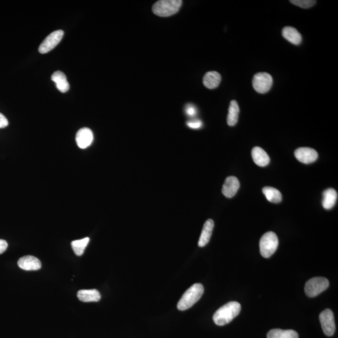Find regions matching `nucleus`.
<instances>
[{
    "label": "nucleus",
    "mask_w": 338,
    "mask_h": 338,
    "mask_svg": "<svg viewBox=\"0 0 338 338\" xmlns=\"http://www.w3.org/2000/svg\"><path fill=\"white\" fill-rule=\"evenodd\" d=\"M241 306L236 301H231L217 310L213 316L214 322L217 326H224L231 322L241 312Z\"/></svg>",
    "instance_id": "obj_1"
},
{
    "label": "nucleus",
    "mask_w": 338,
    "mask_h": 338,
    "mask_svg": "<svg viewBox=\"0 0 338 338\" xmlns=\"http://www.w3.org/2000/svg\"><path fill=\"white\" fill-rule=\"evenodd\" d=\"M205 292V288L202 284H194L186 290L182 296L177 304V308L180 311L191 308L200 300Z\"/></svg>",
    "instance_id": "obj_2"
},
{
    "label": "nucleus",
    "mask_w": 338,
    "mask_h": 338,
    "mask_svg": "<svg viewBox=\"0 0 338 338\" xmlns=\"http://www.w3.org/2000/svg\"><path fill=\"white\" fill-rule=\"evenodd\" d=\"M182 4L181 0H161L153 5L152 11L155 15L161 17H168L177 13Z\"/></svg>",
    "instance_id": "obj_3"
},
{
    "label": "nucleus",
    "mask_w": 338,
    "mask_h": 338,
    "mask_svg": "<svg viewBox=\"0 0 338 338\" xmlns=\"http://www.w3.org/2000/svg\"><path fill=\"white\" fill-rule=\"evenodd\" d=\"M279 241L277 235L273 232H268L260 240V253L262 257L269 258L277 250Z\"/></svg>",
    "instance_id": "obj_4"
},
{
    "label": "nucleus",
    "mask_w": 338,
    "mask_h": 338,
    "mask_svg": "<svg viewBox=\"0 0 338 338\" xmlns=\"http://www.w3.org/2000/svg\"><path fill=\"white\" fill-rule=\"evenodd\" d=\"M329 286L328 279L323 277H315L307 281L304 287L306 295L310 298H314L325 291Z\"/></svg>",
    "instance_id": "obj_5"
},
{
    "label": "nucleus",
    "mask_w": 338,
    "mask_h": 338,
    "mask_svg": "<svg viewBox=\"0 0 338 338\" xmlns=\"http://www.w3.org/2000/svg\"><path fill=\"white\" fill-rule=\"evenodd\" d=\"M273 83L272 75L266 72H259L254 75L253 86L259 94L267 93L272 88Z\"/></svg>",
    "instance_id": "obj_6"
},
{
    "label": "nucleus",
    "mask_w": 338,
    "mask_h": 338,
    "mask_svg": "<svg viewBox=\"0 0 338 338\" xmlns=\"http://www.w3.org/2000/svg\"><path fill=\"white\" fill-rule=\"evenodd\" d=\"M63 35L64 32L61 30L55 31V32L50 33L39 47V52L41 54H44L51 51L60 43Z\"/></svg>",
    "instance_id": "obj_7"
},
{
    "label": "nucleus",
    "mask_w": 338,
    "mask_h": 338,
    "mask_svg": "<svg viewBox=\"0 0 338 338\" xmlns=\"http://www.w3.org/2000/svg\"><path fill=\"white\" fill-rule=\"evenodd\" d=\"M320 321L323 331L326 336H332L336 330L333 312L331 309H326L320 315Z\"/></svg>",
    "instance_id": "obj_8"
},
{
    "label": "nucleus",
    "mask_w": 338,
    "mask_h": 338,
    "mask_svg": "<svg viewBox=\"0 0 338 338\" xmlns=\"http://www.w3.org/2000/svg\"><path fill=\"white\" fill-rule=\"evenodd\" d=\"M295 155L301 163L306 164L314 163L318 158V152L309 147L298 148L295 150Z\"/></svg>",
    "instance_id": "obj_9"
},
{
    "label": "nucleus",
    "mask_w": 338,
    "mask_h": 338,
    "mask_svg": "<svg viewBox=\"0 0 338 338\" xmlns=\"http://www.w3.org/2000/svg\"><path fill=\"white\" fill-rule=\"evenodd\" d=\"M75 140L80 149H86L90 146L94 141L93 132L88 128H81L78 131Z\"/></svg>",
    "instance_id": "obj_10"
},
{
    "label": "nucleus",
    "mask_w": 338,
    "mask_h": 338,
    "mask_svg": "<svg viewBox=\"0 0 338 338\" xmlns=\"http://www.w3.org/2000/svg\"><path fill=\"white\" fill-rule=\"evenodd\" d=\"M240 183L238 178L234 176H230L226 178L225 183L223 184L222 189V194L226 197H233L238 191Z\"/></svg>",
    "instance_id": "obj_11"
},
{
    "label": "nucleus",
    "mask_w": 338,
    "mask_h": 338,
    "mask_svg": "<svg viewBox=\"0 0 338 338\" xmlns=\"http://www.w3.org/2000/svg\"><path fill=\"white\" fill-rule=\"evenodd\" d=\"M18 266L25 271H37L40 269L41 263L36 257L25 256L18 260Z\"/></svg>",
    "instance_id": "obj_12"
},
{
    "label": "nucleus",
    "mask_w": 338,
    "mask_h": 338,
    "mask_svg": "<svg viewBox=\"0 0 338 338\" xmlns=\"http://www.w3.org/2000/svg\"><path fill=\"white\" fill-rule=\"evenodd\" d=\"M77 297L82 302H98L101 299V295L97 289H82L77 292Z\"/></svg>",
    "instance_id": "obj_13"
},
{
    "label": "nucleus",
    "mask_w": 338,
    "mask_h": 338,
    "mask_svg": "<svg viewBox=\"0 0 338 338\" xmlns=\"http://www.w3.org/2000/svg\"><path fill=\"white\" fill-rule=\"evenodd\" d=\"M214 227V222L213 220L208 219L207 220L205 225H204L199 243H198L199 247H205L208 244V242L210 241Z\"/></svg>",
    "instance_id": "obj_14"
},
{
    "label": "nucleus",
    "mask_w": 338,
    "mask_h": 338,
    "mask_svg": "<svg viewBox=\"0 0 338 338\" xmlns=\"http://www.w3.org/2000/svg\"><path fill=\"white\" fill-rule=\"evenodd\" d=\"M252 157L254 163L260 167L267 166L270 163V158L267 153L262 148L254 147L252 150Z\"/></svg>",
    "instance_id": "obj_15"
},
{
    "label": "nucleus",
    "mask_w": 338,
    "mask_h": 338,
    "mask_svg": "<svg viewBox=\"0 0 338 338\" xmlns=\"http://www.w3.org/2000/svg\"><path fill=\"white\" fill-rule=\"evenodd\" d=\"M282 35L286 40L296 46L300 44L302 41V36L294 27H284L282 31Z\"/></svg>",
    "instance_id": "obj_16"
},
{
    "label": "nucleus",
    "mask_w": 338,
    "mask_h": 338,
    "mask_svg": "<svg viewBox=\"0 0 338 338\" xmlns=\"http://www.w3.org/2000/svg\"><path fill=\"white\" fill-rule=\"evenodd\" d=\"M52 80L55 82L56 86L60 92L65 93L69 91L70 85L67 81L66 75L62 72H54L52 75Z\"/></svg>",
    "instance_id": "obj_17"
},
{
    "label": "nucleus",
    "mask_w": 338,
    "mask_h": 338,
    "mask_svg": "<svg viewBox=\"0 0 338 338\" xmlns=\"http://www.w3.org/2000/svg\"><path fill=\"white\" fill-rule=\"evenodd\" d=\"M322 205L327 210L331 209L336 205L337 194L334 189L329 188L323 192Z\"/></svg>",
    "instance_id": "obj_18"
},
{
    "label": "nucleus",
    "mask_w": 338,
    "mask_h": 338,
    "mask_svg": "<svg viewBox=\"0 0 338 338\" xmlns=\"http://www.w3.org/2000/svg\"><path fill=\"white\" fill-rule=\"evenodd\" d=\"M221 82V76L217 72H209L203 78V83L209 89H214L219 85Z\"/></svg>",
    "instance_id": "obj_19"
},
{
    "label": "nucleus",
    "mask_w": 338,
    "mask_h": 338,
    "mask_svg": "<svg viewBox=\"0 0 338 338\" xmlns=\"http://www.w3.org/2000/svg\"><path fill=\"white\" fill-rule=\"evenodd\" d=\"M267 338H299V335L297 332L292 330V329H287L283 330L281 329H273L268 332L267 334Z\"/></svg>",
    "instance_id": "obj_20"
},
{
    "label": "nucleus",
    "mask_w": 338,
    "mask_h": 338,
    "mask_svg": "<svg viewBox=\"0 0 338 338\" xmlns=\"http://www.w3.org/2000/svg\"><path fill=\"white\" fill-rule=\"evenodd\" d=\"M239 107L236 100H232L229 108L227 122L230 126L233 127L237 124L239 119Z\"/></svg>",
    "instance_id": "obj_21"
},
{
    "label": "nucleus",
    "mask_w": 338,
    "mask_h": 338,
    "mask_svg": "<svg viewBox=\"0 0 338 338\" xmlns=\"http://www.w3.org/2000/svg\"><path fill=\"white\" fill-rule=\"evenodd\" d=\"M262 192L269 202L275 204L281 202L282 194L277 189L272 187H265L262 189Z\"/></svg>",
    "instance_id": "obj_22"
},
{
    "label": "nucleus",
    "mask_w": 338,
    "mask_h": 338,
    "mask_svg": "<svg viewBox=\"0 0 338 338\" xmlns=\"http://www.w3.org/2000/svg\"><path fill=\"white\" fill-rule=\"evenodd\" d=\"M89 241H90L89 237H85V238L72 241L71 243L72 247L75 254L78 256H82L84 253L85 248L87 246Z\"/></svg>",
    "instance_id": "obj_23"
},
{
    "label": "nucleus",
    "mask_w": 338,
    "mask_h": 338,
    "mask_svg": "<svg viewBox=\"0 0 338 338\" xmlns=\"http://www.w3.org/2000/svg\"><path fill=\"white\" fill-rule=\"evenodd\" d=\"M290 2L296 6L302 8H309L317 4V1L314 0H291Z\"/></svg>",
    "instance_id": "obj_24"
},
{
    "label": "nucleus",
    "mask_w": 338,
    "mask_h": 338,
    "mask_svg": "<svg viewBox=\"0 0 338 338\" xmlns=\"http://www.w3.org/2000/svg\"><path fill=\"white\" fill-rule=\"evenodd\" d=\"M187 124L190 128L197 129V128H199L202 126V123L199 120H196V121L188 122Z\"/></svg>",
    "instance_id": "obj_25"
},
{
    "label": "nucleus",
    "mask_w": 338,
    "mask_h": 338,
    "mask_svg": "<svg viewBox=\"0 0 338 338\" xmlns=\"http://www.w3.org/2000/svg\"><path fill=\"white\" fill-rule=\"evenodd\" d=\"M186 111L187 115L191 117H193L196 114V109L191 105L187 106Z\"/></svg>",
    "instance_id": "obj_26"
},
{
    "label": "nucleus",
    "mask_w": 338,
    "mask_h": 338,
    "mask_svg": "<svg viewBox=\"0 0 338 338\" xmlns=\"http://www.w3.org/2000/svg\"><path fill=\"white\" fill-rule=\"evenodd\" d=\"M8 125V121L6 117L0 113V128L7 127Z\"/></svg>",
    "instance_id": "obj_27"
},
{
    "label": "nucleus",
    "mask_w": 338,
    "mask_h": 338,
    "mask_svg": "<svg viewBox=\"0 0 338 338\" xmlns=\"http://www.w3.org/2000/svg\"><path fill=\"white\" fill-rule=\"evenodd\" d=\"M8 245L6 241L4 239H0V254H2L6 251Z\"/></svg>",
    "instance_id": "obj_28"
}]
</instances>
